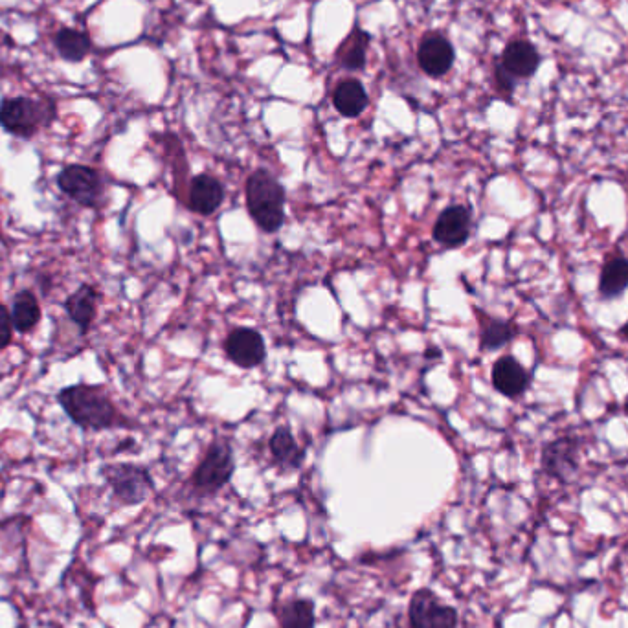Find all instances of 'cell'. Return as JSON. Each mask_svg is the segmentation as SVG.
I'll return each instance as SVG.
<instances>
[{
	"label": "cell",
	"instance_id": "cell-12",
	"mask_svg": "<svg viewBox=\"0 0 628 628\" xmlns=\"http://www.w3.org/2000/svg\"><path fill=\"white\" fill-rule=\"evenodd\" d=\"M454 46L443 35H428L417 50V63L430 78H443L454 65Z\"/></svg>",
	"mask_w": 628,
	"mask_h": 628
},
{
	"label": "cell",
	"instance_id": "cell-10",
	"mask_svg": "<svg viewBox=\"0 0 628 628\" xmlns=\"http://www.w3.org/2000/svg\"><path fill=\"white\" fill-rule=\"evenodd\" d=\"M471 226V210L463 204H452L439 214L432 228V237L441 247L460 248L469 241Z\"/></svg>",
	"mask_w": 628,
	"mask_h": 628
},
{
	"label": "cell",
	"instance_id": "cell-8",
	"mask_svg": "<svg viewBox=\"0 0 628 628\" xmlns=\"http://www.w3.org/2000/svg\"><path fill=\"white\" fill-rule=\"evenodd\" d=\"M542 471L561 483L572 482L581 463V441L572 436L553 439L542 449Z\"/></svg>",
	"mask_w": 628,
	"mask_h": 628
},
{
	"label": "cell",
	"instance_id": "cell-27",
	"mask_svg": "<svg viewBox=\"0 0 628 628\" xmlns=\"http://www.w3.org/2000/svg\"><path fill=\"white\" fill-rule=\"evenodd\" d=\"M623 410H625V414L628 415V397L625 399V404H623Z\"/></svg>",
	"mask_w": 628,
	"mask_h": 628
},
{
	"label": "cell",
	"instance_id": "cell-23",
	"mask_svg": "<svg viewBox=\"0 0 628 628\" xmlns=\"http://www.w3.org/2000/svg\"><path fill=\"white\" fill-rule=\"evenodd\" d=\"M370 41V34H366L360 28H355L338 50L342 67L348 68V70H362L366 67V54H368Z\"/></svg>",
	"mask_w": 628,
	"mask_h": 628
},
{
	"label": "cell",
	"instance_id": "cell-4",
	"mask_svg": "<svg viewBox=\"0 0 628 628\" xmlns=\"http://www.w3.org/2000/svg\"><path fill=\"white\" fill-rule=\"evenodd\" d=\"M57 190L81 208L100 212L107 201V182L100 171L85 164H68L56 175Z\"/></svg>",
	"mask_w": 628,
	"mask_h": 628
},
{
	"label": "cell",
	"instance_id": "cell-11",
	"mask_svg": "<svg viewBox=\"0 0 628 628\" xmlns=\"http://www.w3.org/2000/svg\"><path fill=\"white\" fill-rule=\"evenodd\" d=\"M98 305H100V291L90 283H81L78 289L68 294L67 300L63 302L65 313L72 320V324H76L81 337L89 335L92 324L98 316Z\"/></svg>",
	"mask_w": 628,
	"mask_h": 628
},
{
	"label": "cell",
	"instance_id": "cell-15",
	"mask_svg": "<svg viewBox=\"0 0 628 628\" xmlns=\"http://www.w3.org/2000/svg\"><path fill=\"white\" fill-rule=\"evenodd\" d=\"M225 201V186L214 175L201 173L191 180L188 206L191 212L210 217L214 215Z\"/></svg>",
	"mask_w": 628,
	"mask_h": 628
},
{
	"label": "cell",
	"instance_id": "cell-13",
	"mask_svg": "<svg viewBox=\"0 0 628 628\" xmlns=\"http://www.w3.org/2000/svg\"><path fill=\"white\" fill-rule=\"evenodd\" d=\"M491 379L496 392L509 399H516L528 392L531 373L515 357L505 355L494 362Z\"/></svg>",
	"mask_w": 628,
	"mask_h": 628
},
{
	"label": "cell",
	"instance_id": "cell-19",
	"mask_svg": "<svg viewBox=\"0 0 628 628\" xmlns=\"http://www.w3.org/2000/svg\"><path fill=\"white\" fill-rule=\"evenodd\" d=\"M316 605L311 599L294 597L289 601H283L276 608V619L280 623V628H314L316 617H314Z\"/></svg>",
	"mask_w": 628,
	"mask_h": 628
},
{
	"label": "cell",
	"instance_id": "cell-7",
	"mask_svg": "<svg viewBox=\"0 0 628 628\" xmlns=\"http://www.w3.org/2000/svg\"><path fill=\"white\" fill-rule=\"evenodd\" d=\"M408 625L410 628H458V610L443 605L430 588H421L410 597Z\"/></svg>",
	"mask_w": 628,
	"mask_h": 628
},
{
	"label": "cell",
	"instance_id": "cell-2",
	"mask_svg": "<svg viewBox=\"0 0 628 628\" xmlns=\"http://www.w3.org/2000/svg\"><path fill=\"white\" fill-rule=\"evenodd\" d=\"M248 214L265 234L280 232L285 225V188L267 169H256L245 186Z\"/></svg>",
	"mask_w": 628,
	"mask_h": 628
},
{
	"label": "cell",
	"instance_id": "cell-3",
	"mask_svg": "<svg viewBox=\"0 0 628 628\" xmlns=\"http://www.w3.org/2000/svg\"><path fill=\"white\" fill-rule=\"evenodd\" d=\"M57 120L56 101L15 96L0 103V127L10 135L32 140Z\"/></svg>",
	"mask_w": 628,
	"mask_h": 628
},
{
	"label": "cell",
	"instance_id": "cell-6",
	"mask_svg": "<svg viewBox=\"0 0 628 628\" xmlns=\"http://www.w3.org/2000/svg\"><path fill=\"white\" fill-rule=\"evenodd\" d=\"M101 476L120 505L142 504L155 489L146 467L135 463H107L101 467Z\"/></svg>",
	"mask_w": 628,
	"mask_h": 628
},
{
	"label": "cell",
	"instance_id": "cell-22",
	"mask_svg": "<svg viewBox=\"0 0 628 628\" xmlns=\"http://www.w3.org/2000/svg\"><path fill=\"white\" fill-rule=\"evenodd\" d=\"M628 289V259L623 256H614L608 259L599 278V294L612 300L621 296Z\"/></svg>",
	"mask_w": 628,
	"mask_h": 628
},
{
	"label": "cell",
	"instance_id": "cell-24",
	"mask_svg": "<svg viewBox=\"0 0 628 628\" xmlns=\"http://www.w3.org/2000/svg\"><path fill=\"white\" fill-rule=\"evenodd\" d=\"M13 322L10 309L0 303V349L10 348L13 340Z\"/></svg>",
	"mask_w": 628,
	"mask_h": 628
},
{
	"label": "cell",
	"instance_id": "cell-1",
	"mask_svg": "<svg viewBox=\"0 0 628 628\" xmlns=\"http://www.w3.org/2000/svg\"><path fill=\"white\" fill-rule=\"evenodd\" d=\"M56 401L70 423L85 432L133 427L129 417L120 412L103 384H70L57 392Z\"/></svg>",
	"mask_w": 628,
	"mask_h": 628
},
{
	"label": "cell",
	"instance_id": "cell-9",
	"mask_svg": "<svg viewBox=\"0 0 628 628\" xmlns=\"http://www.w3.org/2000/svg\"><path fill=\"white\" fill-rule=\"evenodd\" d=\"M226 359L241 370H254L267 359L265 338L254 327H236L225 338Z\"/></svg>",
	"mask_w": 628,
	"mask_h": 628
},
{
	"label": "cell",
	"instance_id": "cell-5",
	"mask_svg": "<svg viewBox=\"0 0 628 628\" xmlns=\"http://www.w3.org/2000/svg\"><path fill=\"white\" fill-rule=\"evenodd\" d=\"M234 471L236 461L232 445L226 439H215L191 474V487L202 496L219 493L226 483H230Z\"/></svg>",
	"mask_w": 628,
	"mask_h": 628
},
{
	"label": "cell",
	"instance_id": "cell-14",
	"mask_svg": "<svg viewBox=\"0 0 628 628\" xmlns=\"http://www.w3.org/2000/svg\"><path fill=\"white\" fill-rule=\"evenodd\" d=\"M500 67L504 68L509 76L518 79L533 78L540 67V54L537 46L526 39H515L505 46Z\"/></svg>",
	"mask_w": 628,
	"mask_h": 628
},
{
	"label": "cell",
	"instance_id": "cell-16",
	"mask_svg": "<svg viewBox=\"0 0 628 628\" xmlns=\"http://www.w3.org/2000/svg\"><path fill=\"white\" fill-rule=\"evenodd\" d=\"M270 456L281 471L294 472L302 467L305 450L298 445L287 427H278L269 441Z\"/></svg>",
	"mask_w": 628,
	"mask_h": 628
},
{
	"label": "cell",
	"instance_id": "cell-25",
	"mask_svg": "<svg viewBox=\"0 0 628 628\" xmlns=\"http://www.w3.org/2000/svg\"><path fill=\"white\" fill-rule=\"evenodd\" d=\"M496 83H498L500 90H504L505 94H513L515 92L516 79L513 76H509L500 65H496Z\"/></svg>",
	"mask_w": 628,
	"mask_h": 628
},
{
	"label": "cell",
	"instance_id": "cell-21",
	"mask_svg": "<svg viewBox=\"0 0 628 628\" xmlns=\"http://www.w3.org/2000/svg\"><path fill=\"white\" fill-rule=\"evenodd\" d=\"M54 45H56L57 54L63 61L81 63L92 50V39L87 32L74 30V28H63L54 37Z\"/></svg>",
	"mask_w": 628,
	"mask_h": 628
},
{
	"label": "cell",
	"instance_id": "cell-18",
	"mask_svg": "<svg viewBox=\"0 0 628 628\" xmlns=\"http://www.w3.org/2000/svg\"><path fill=\"white\" fill-rule=\"evenodd\" d=\"M335 109L346 118H357L366 111L370 98L359 79H344L333 94Z\"/></svg>",
	"mask_w": 628,
	"mask_h": 628
},
{
	"label": "cell",
	"instance_id": "cell-20",
	"mask_svg": "<svg viewBox=\"0 0 628 628\" xmlns=\"http://www.w3.org/2000/svg\"><path fill=\"white\" fill-rule=\"evenodd\" d=\"M480 320V348L482 351H498L505 348L516 337V327L511 322L493 318L489 314H478Z\"/></svg>",
	"mask_w": 628,
	"mask_h": 628
},
{
	"label": "cell",
	"instance_id": "cell-26",
	"mask_svg": "<svg viewBox=\"0 0 628 628\" xmlns=\"http://www.w3.org/2000/svg\"><path fill=\"white\" fill-rule=\"evenodd\" d=\"M619 337L625 338L628 342V320L623 326L619 327Z\"/></svg>",
	"mask_w": 628,
	"mask_h": 628
},
{
	"label": "cell",
	"instance_id": "cell-17",
	"mask_svg": "<svg viewBox=\"0 0 628 628\" xmlns=\"http://www.w3.org/2000/svg\"><path fill=\"white\" fill-rule=\"evenodd\" d=\"M10 314H12L13 329L19 335L32 333L43 320L41 303L30 289H23L13 296Z\"/></svg>",
	"mask_w": 628,
	"mask_h": 628
}]
</instances>
